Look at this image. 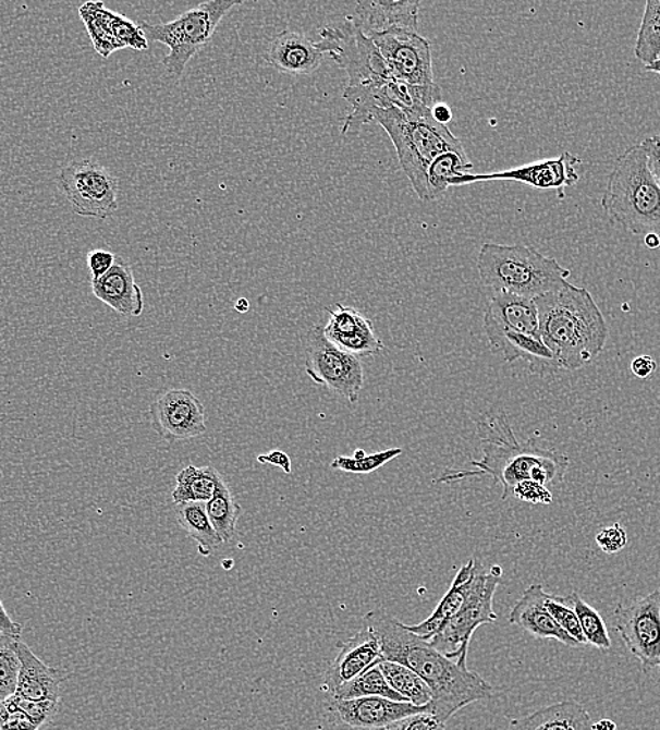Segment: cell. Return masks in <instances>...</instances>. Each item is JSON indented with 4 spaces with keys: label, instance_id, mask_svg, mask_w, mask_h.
I'll return each mask as SVG.
<instances>
[{
    "label": "cell",
    "instance_id": "1",
    "mask_svg": "<svg viewBox=\"0 0 660 730\" xmlns=\"http://www.w3.org/2000/svg\"><path fill=\"white\" fill-rule=\"evenodd\" d=\"M367 621L380 641L382 660L414 670L433 693L431 713L445 723L468 705L493 697L492 685L470 671L467 664H459L440 654L430 642L415 635L401 621L378 611L370 612Z\"/></svg>",
    "mask_w": 660,
    "mask_h": 730
},
{
    "label": "cell",
    "instance_id": "2",
    "mask_svg": "<svg viewBox=\"0 0 660 730\" xmlns=\"http://www.w3.org/2000/svg\"><path fill=\"white\" fill-rule=\"evenodd\" d=\"M478 437L484 455L479 461H470L477 470L445 471L436 484L489 475L502 485V499L508 500L522 482L533 480L543 486L561 484L570 469L571 460L561 452L540 449L533 438L526 442L518 441L503 412L480 418Z\"/></svg>",
    "mask_w": 660,
    "mask_h": 730
},
{
    "label": "cell",
    "instance_id": "3",
    "mask_svg": "<svg viewBox=\"0 0 660 730\" xmlns=\"http://www.w3.org/2000/svg\"><path fill=\"white\" fill-rule=\"evenodd\" d=\"M542 342L560 368H584L603 352L609 326L594 296L584 287L567 282L536 300Z\"/></svg>",
    "mask_w": 660,
    "mask_h": 730
},
{
    "label": "cell",
    "instance_id": "4",
    "mask_svg": "<svg viewBox=\"0 0 660 730\" xmlns=\"http://www.w3.org/2000/svg\"><path fill=\"white\" fill-rule=\"evenodd\" d=\"M480 281L490 295L508 294L537 300L567 284L571 270L531 246L484 243L478 253Z\"/></svg>",
    "mask_w": 660,
    "mask_h": 730
},
{
    "label": "cell",
    "instance_id": "5",
    "mask_svg": "<svg viewBox=\"0 0 660 730\" xmlns=\"http://www.w3.org/2000/svg\"><path fill=\"white\" fill-rule=\"evenodd\" d=\"M372 123L380 124L395 146L398 160L420 202L429 203L427 172L430 165L445 153L465 154L463 144L449 130L437 123L433 114H415L388 107L377 110Z\"/></svg>",
    "mask_w": 660,
    "mask_h": 730
},
{
    "label": "cell",
    "instance_id": "6",
    "mask_svg": "<svg viewBox=\"0 0 660 730\" xmlns=\"http://www.w3.org/2000/svg\"><path fill=\"white\" fill-rule=\"evenodd\" d=\"M601 207L611 222L634 235L660 230V186L649 172L643 143L615 159Z\"/></svg>",
    "mask_w": 660,
    "mask_h": 730
},
{
    "label": "cell",
    "instance_id": "7",
    "mask_svg": "<svg viewBox=\"0 0 660 730\" xmlns=\"http://www.w3.org/2000/svg\"><path fill=\"white\" fill-rule=\"evenodd\" d=\"M240 4V0H208L169 23L138 22L148 40L169 48L162 61L169 80H181L187 63L211 41L222 19Z\"/></svg>",
    "mask_w": 660,
    "mask_h": 730
},
{
    "label": "cell",
    "instance_id": "8",
    "mask_svg": "<svg viewBox=\"0 0 660 730\" xmlns=\"http://www.w3.org/2000/svg\"><path fill=\"white\" fill-rule=\"evenodd\" d=\"M319 34V50L347 73L344 90L368 89L394 80L372 38L363 33L352 16L338 26L323 27Z\"/></svg>",
    "mask_w": 660,
    "mask_h": 730
},
{
    "label": "cell",
    "instance_id": "9",
    "mask_svg": "<svg viewBox=\"0 0 660 730\" xmlns=\"http://www.w3.org/2000/svg\"><path fill=\"white\" fill-rule=\"evenodd\" d=\"M503 569L494 564L487 571L482 564L477 562L473 587L469 596L457 616L449 622L435 637L430 645L449 659L457 660L459 664H467L468 649L474 632L479 626L493 624L498 621L497 612L493 610V597L497 593Z\"/></svg>",
    "mask_w": 660,
    "mask_h": 730
},
{
    "label": "cell",
    "instance_id": "10",
    "mask_svg": "<svg viewBox=\"0 0 660 730\" xmlns=\"http://www.w3.org/2000/svg\"><path fill=\"white\" fill-rule=\"evenodd\" d=\"M57 186L77 216L106 219L119 208L118 177L94 159H77L61 170Z\"/></svg>",
    "mask_w": 660,
    "mask_h": 730
},
{
    "label": "cell",
    "instance_id": "11",
    "mask_svg": "<svg viewBox=\"0 0 660 730\" xmlns=\"http://www.w3.org/2000/svg\"><path fill=\"white\" fill-rule=\"evenodd\" d=\"M305 373L318 386L327 387L339 397L356 403L364 387V368L360 357L330 343L323 328L309 333L305 349Z\"/></svg>",
    "mask_w": 660,
    "mask_h": 730
},
{
    "label": "cell",
    "instance_id": "12",
    "mask_svg": "<svg viewBox=\"0 0 660 730\" xmlns=\"http://www.w3.org/2000/svg\"><path fill=\"white\" fill-rule=\"evenodd\" d=\"M615 628L645 673L660 664V593L621 603L614 611Z\"/></svg>",
    "mask_w": 660,
    "mask_h": 730
},
{
    "label": "cell",
    "instance_id": "13",
    "mask_svg": "<svg viewBox=\"0 0 660 730\" xmlns=\"http://www.w3.org/2000/svg\"><path fill=\"white\" fill-rule=\"evenodd\" d=\"M370 38L394 80L419 86L435 84L431 46L419 33L391 31Z\"/></svg>",
    "mask_w": 660,
    "mask_h": 730
},
{
    "label": "cell",
    "instance_id": "14",
    "mask_svg": "<svg viewBox=\"0 0 660 730\" xmlns=\"http://www.w3.org/2000/svg\"><path fill=\"white\" fill-rule=\"evenodd\" d=\"M154 431L168 442L192 440L206 435V407L187 389H169L149 407Z\"/></svg>",
    "mask_w": 660,
    "mask_h": 730
},
{
    "label": "cell",
    "instance_id": "15",
    "mask_svg": "<svg viewBox=\"0 0 660 730\" xmlns=\"http://www.w3.org/2000/svg\"><path fill=\"white\" fill-rule=\"evenodd\" d=\"M582 165V159L571 153L561 154L554 159L538 160L524 165L521 168L503 170V172L475 174H463L451 183V187L465 186V184L492 182V180H508V182H517L526 184L533 188L557 190L562 192L567 187L575 186L579 182L577 167Z\"/></svg>",
    "mask_w": 660,
    "mask_h": 730
},
{
    "label": "cell",
    "instance_id": "16",
    "mask_svg": "<svg viewBox=\"0 0 660 730\" xmlns=\"http://www.w3.org/2000/svg\"><path fill=\"white\" fill-rule=\"evenodd\" d=\"M328 710L332 718L349 728L360 730H390L411 715L431 710L430 704L416 707L411 703H400L382 697L354 699L330 698Z\"/></svg>",
    "mask_w": 660,
    "mask_h": 730
},
{
    "label": "cell",
    "instance_id": "17",
    "mask_svg": "<svg viewBox=\"0 0 660 730\" xmlns=\"http://www.w3.org/2000/svg\"><path fill=\"white\" fill-rule=\"evenodd\" d=\"M329 319L323 334L330 343L357 357H371L383 352L386 345L378 338L370 319L353 306L337 304L328 309Z\"/></svg>",
    "mask_w": 660,
    "mask_h": 730
},
{
    "label": "cell",
    "instance_id": "18",
    "mask_svg": "<svg viewBox=\"0 0 660 730\" xmlns=\"http://www.w3.org/2000/svg\"><path fill=\"white\" fill-rule=\"evenodd\" d=\"M381 661L382 650L376 632L371 626L364 628L341 646L337 659L325 673L322 690L332 695L341 685Z\"/></svg>",
    "mask_w": 660,
    "mask_h": 730
},
{
    "label": "cell",
    "instance_id": "19",
    "mask_svg": "<svg viewBox=\"0 0 660 730\" xmlns=\"http://www.w3.org/2000/svg\"><path fill=\"white\" fill-rule=\"evenodd\" d=\"M91 291L97 300L119 315L140 316L145 309L144 292L135 281L127 260L115 257L114 266L100 279L91 280Z\"/></svg>",
    "mask_w": 660,
    "mask_h": 730
},
{
    "label": "cell",
    "instance_id": "20",
    "mask_svg": "<svg viewBox=\"0 0 660 730\" xmlns=\"http://www.w3.org/2000/svg\"><path fill=\"white\" fill-rule=\"evenodd\" d=\"M547 593L541 584H531L524 591L521 600L509 615V622L521 628L537 640H554L570 647H580L570 634H566L546 608Z\"/></svg>",
    "mask_w": 660,
    "mask_h": 730
},
{
    "label": "cell",
    "instance_id": "21",
    "mask_svg": "<svg viewBox=\"0 0 660 730\" xmlns=\"http://www.w3.org/2000/svg\"><path fill=\"white\" fill-rule=\"evenodd\" d=\"M17 649L21 657V673L16 695L32 701L60 703L61 685L71 679L70 671L44 664L23 641H19Z\"/></svg>",
    "mask_w": 660,
    "mask_h": 730
},
{
    "label": "cell",
    "instance_id": "22",
    "mask_svg": "<svg viewBox=\"0 0 660 730\" xmlns=\"http://www.w3.org/2000/svg\"><path fill=\"white\" fill-rule=\"evenodd\" d=\"M487 333L490 350L501 355L504 362L514 363L526 360L534 374L558 372L554 354L542 342L540 336L509 332L493 328H484Z\"/></svg>",
    "mask_w": 660,
    "mask_h": 730
},
{
    "label": "cell",
    "instance_id": "23",
    "mask_svg": "<svg viewBox=\"0 0 660 730\" xmlns=\"http://www.w3.org/2000/svg\"><path fill=\"white\" fill-rule=\"evenodd\" d=\"M420 2H381L363 0L358 2L353 21L368 37L391 31L417 32Z\"/></svg>",
    "mask_w": 660,
    "mask_h": 730
},
{
    "label": "cell",
    "instance_id": "24",
    "mask_svg": "<svg viewBox=\"0 0 660 730\" xmlns=\"http://www.w3.org/2000/svg\"><path fill=\"white\" fill-rule=\"evenodd\" d=\"M318 44L304 34L281 32L271 40L265 60L271 68L289 75H309L323 61Z\"/></svg>",
    "mask_w": 660,
    "mask_h": 730
},
{
    "label": "cell",
    "instance_id": "25",
    "mask_svg": "<svg viewBox=\"0 0 660 730\" xmlns=\"http://www.w3.org/2000/svg\"><path fill=\"white\" fill-rule=\"evenodd\" d=\"M484 328L540 336V318H538L536 300L508 294V292L490 295L487 313L484 316Z\"/></svg>",
    "mask_w": 660,
    "mask_h": 730
},
{
    "label": "cell",
    "instance_id": "26",
    "mask_svg": "<svg viewBox=\"0 0 660 730\" xmlns=\"http://www.w3.org/2000/svg\"><path fill=\"white\" fill-rule=\"evenodd\" d=\"M475 569H477V561H475V559H469L468 563H465L464 567L460 569L457 576H455L453 583H451L449 592L441 598L433 615L426 618L420 624L407 626L410 628V631L414 632L417 636L424 637L427 642L439 634V632L459 615L461 608H463L465 601H467L470 587H473Z\"/></svg>",
    "mask_w": 660,
    "mask_h": 730
},
{
    "label": "cell",
    "instance_id": "27",
    "mask_svg": "<svg viewBox=\"0 0 660 730\" xmlns=\"http://www.w3.org/2000/svg\"><path fill=\"white\" fill-rule=\"evenodd\" d=\"M534 730H594L589 713L575 701H562L521 718Z\"/></svg>",
    "mask_w": 660,
    "mask_h": 730
},
{
    "label": "cell",
    "instance_id": "28",
    "mask_svg": "<svg viewBox=\"0 0 660 730\" xmlns=\"http://www.w3.org/2000/svg\"><path fill=\"white\" fill-rule=\"evenodd\" d=\"M222 476L212 466L187 465L176 475L172 491L173 504L207 503L216 494Z\"/></svg>",
    "mask_w": 660,
    "mask_h": 730
},
{
    "label": "cell",
    "instance_id": "29",
    "mask_svg": "<svg viewBox=\"0 0 660 730\" xmlns=\"http://www.w3.org/2000/svg\"><path fill=\"white\" fill-rule=\"evenodd\" d=\"M176 522L197 543L198 552L204 557H210L213 549L224 544L208 519L206 503L179 504Z\"/></svg>",
    "mask_w": 660,
    "mask_h": 730
},
{
    "label": "cell",
    "instance_id": "30",
    "mask_svg": "<svg viewBox=\"0 0 660 730\" xmlns=\"http://www.w3.org/2000/svg\"><path fill=\"white\" fill-rule=\"evenodd\" d=\"M378 668H380L390 688L400 694L406 703L416 705V707H425V705L431 703L433 693L414 670L388 660H382Z\"/></svg>",
    "mask_w": 660,
    "mask_h": 730
},
{
    "label": "cell",
    "instance_id": "31",
    "mask_svg": "<svg viewBox=\"0 0 660 730\" xmlns=\"http://www.w3.org/2000/svg\"><path fill=\"white\" fill-rule=\"evenodd\" d=\"M206 511L222 543L231 542L236 533L242 509L224 479L218 482L216 494L206 503Z\"/></svg>",
    "mask_w": 660,
    "mask_h": 730
},
{
    "label": "cell",
    "instance_id": "32",
    "mask_svg": "<svg viewBox=\"0 0 660 730\" xmlns=\"http://www.w3.org/2000/svg\"><path fill=\"white\" fill-rule=\"evenodd\" d=\"M107 14H109V9L101 2H86L80 8V16L89 33L91 44L97 53L103 58H109L111 53L124 48L111 34Z\"/></svg>",
    "mask_w": 660,
    "mask_h": 730
},
{
    "label": "cell",
    "instance_id": "33",
    "mask_svg": "<svg viewBox=\"0 0 660 730\" xmlns=\"http://www.w3.org/2000/svg\"><path fill=\"white\" fill-rule=\"evenodd\" d=\"M473 168L474 165L469 162L467 154L445 153L437 157L427 172L429 202L443 196L451 187L453 180L470 173Z\"/></svg>",
    "mask_w": 660,
    "mask_h": 730
},
{
    "label": "cell",
    "instance_id": "34",
    "mask_svg": "<svg viewBox=\"0 0 660 730\" xmlns=\"http://www.w3.org/2000/svg\"><path fill=\"white\" fill-rule=\"evenodd\" d=\"M329 697L334 699L382 697L400 701V703H406L400 694L395 693V691L390 688V684L387 683V680L383 678L378 666H374V668L364 671V673L357 676V678L347 681L346 684L341 685V688L334 691L332 695H329Z\"/></svg>",
    "mask_w": 660,
    "mask_h": 730
},
{
    "label": "cell",
    "instance_id": "35",
    "mask_svg": "<svg viewBox=\"0 0 660 730\" xmlns=\"http://www.w3.org/2000/svg\"><path fill=\"white\" fill-rule=\"evenodd\" d=\"M564 600L566 601V605L575 611L582 631H584L586 644L595 646L597 649L603 652L610 650L611 637L603 617H601L594 607L587 605L584 598L577 595V593L564 596Z\"/></svg>",
    "mask_w": 660,
    "mask_h": 730
},
{
    "label": "cell",
    "instance_id": "36",
    "mask_svg": "<svg viewBox=\"0 0 660 730\" xmlns=\"http://www.w3.org/2000/svg\"><path fill=\"white\" fill-rule=\"evenodd\" d=\"M635 57L645 66L660 58V0H648L645 3L643 22L635 42Z\"/></svg>",
    "mask_w": 660,
    "mask_h": 730
},
{
    "label": "cell",
    "instance_id": "37",
    "mask_svg": "<svg viewBox=\"0 0 660 730\" xmlns=\"http://www.w3.org/2000/svg\"><path fill=\"white\" fill-rule=\"evenodd\" d=\"M16 637L0 635V705L16 694L21 657Z\"/></svg>",
    "mask_w": 660,
    "mask_h": 730
},
{
    "label": "cell",
    "instance_id": "38",
    "mask_svg": "<svg viewBox=\"0 0 660 730\" xmlns=\"http://www.w3.org/2000/svg\"><path fill=\"white\" fill-rule=\"evenodd\" d=\"M402 452H404L402 449H390L376 452V454H366L360 460L341 455L330 462V469L347 472V474H372V472L382 469L388 462L402 455Z\"/></svg>",
    "mask_w": 660,
    "mask_h": 730
},
{
    "label": "cell",
    "instance_id": "39",
    "mask_svg": "<svg viewBox=\"0 0 660 730\" xmlns=\"http://www.w3.org/2000/svg\"><path fill=\"white\" fill-rule=\"evenodd\" d=\"M0 707L17 710V713H22L24 717L30 719L37 728H42L44 725L50 723L56 718L60 703H53V701H32L14 694L4 701Z\"/></svg>",
    "mask_w": 660,
    "mask_h": 730
},
{
    "label": "cell",
    "instance_id": "40",
    "mask_svg": "<svg viewBox=\"0 0 660 730\" xmlns=\"http://www.w3.org/2000/svg\"><path fill=\"white\" fill-rule=\"evenodd\" d=\"M109 21V28L111 34L121 42L124 48H133V50L145 51L148 50V38L145 36L143 28L138 23L130 21L124 14L110 11L107 14Z\"/></svg>",
    "mask_w": 660,
    "mask_h": 730
},
{
    "label": "cell",
    "instance_id": "41",
    "mask_svg": "<svg viewBox=\"0 0 660 730\" xmlns=\"http://www.w3.org/2000/svg\"><path fill=\"white\" fill-rule=\"evenodd\" d=\"M546 608L550 612L551 617L554 618L557 624L562 628L570 634L580 646H585L586 637L584 631H582L579 620L575 615V611L572 610L570 606L566 605L564 597L548 595L546 597Z\"/></svg>",
    "mask_w": 660,
    "mask_h": 730
},
{
    "label": "cell",
    "instance_id": "42",
    "mask_svg": "<svg viewBox=\"0 0 660 730\" xmlns=\"http://www.w3.org/2000/svg\"><path fill=\"white\" fill-rule=\"evenodd\" d=\"M512 498L527 501L531 504L548 506L552 503V495L547 486L533 480H524L513 489Z\"/></svg>",
    "mask_w": 660,
    "mask_h": 730
},
{
    "label": "cell",
    "instance_id": "43",
    "mask_svg": "<svg viewBox=\"0 0 660 730\" xmlns=\"http://www.w3.org/2000/svg\"><path fill=\"white\" fill-rule=\"evenodd\" d=\"M445 725L448 723L431 710H425V713L411 715V717L402 719L390 730H445Z\"/></svg>",
    "mask_w": 660,
    "mask_h": 730
},
{
    "label": "cell",
    "instance_id": "44",
    "mask_svg": "<svg viewBox=\"0 0 660 730\" xmlns=\"http://www.w3.org/2000/svg\"><path fill=\"white\" fill-rule=\"evenodd\" d=\"M627 532L620 524L610 525L600 530L596 535V543L606 553H618L627 545Z\"/></svg>",
    "mask_w": 660,
    "mask_h": 730
},
{
    "label": "cell",
    "instance_id": "45",
    "mask_svg": "<svg viewBox=\"0 0 660 730\" xmlns=\"http://www.w3.org/2000/svg\"><path fill=\"white\" fill-rule=\"evenodd\" d=\"M115 256L113 252L95 250L87 253L86 263L91 280L100 279L114 266Z\"/></svg>",
    "mask_w": 660,
    "mask_h": 730
},
{
    "label": "cell",
    "instance_id": "46",
    "mask_svg": "<svg viewBox=\"0 0 660 730\" xmlns=\"http://www.w3.org/2000/svg\"><path fill=\"white\" fill-rule=\"evenodd\" d=\"M0 730H40L17 710L0 707Z\"/></svg>",
    "mask_w": 660,
    "mask_h": 730
},
{
    "label": "cell",
    "instance_id": "47",
    "mask_svg": "<svg viewBox=\"0 0 660 730\" xmlns=\"http://www.w3.org/2000/svg\"><path fill=\"white\" fill-rule=\"evenodd\" d=\"M643 145L645 153H647L649 172L652 174L655 182H657L660 186V148L657 144V141L653 139V136L644 139Z\"/></svg>",
    "mask_w": 660,
    "mask_h": 730
},
{
    "label": "cell",
    "instance_id": "48",
    "mask_svg": "<svg viewBox=\"0 0 660 730\" xmlns=\"http://www.w3.org/2000/svg\"><path fill=\"white\" fill-rule=\"evenodd\" d=\"M23 625L14 621L7 608H4L2 598H0V635H8L21 640Z\"/></svg>",
    "mask_w": 660,
    "mask_h": 730
},
{
    "label": "cell",
    "instance_id": "49",
    "mask_svg": "<svg viewBox=\"0 0 660 730\" xmlns=\"http://www.w3.org/2000/svg\"><path fill=\"white\" fill-rule=\"evenodd\" d=\"M631 372H633L635 377L647 379L652 377V374L657 372V362L650 355H639V357L634 358L633 363H631Z\"/></svg>",
    "mask_w": 660,
    "mask_h": 730
},
{
    "label": "cell",
    "instance_id": "50",
    "mask_svg": "<svg viewBox=\"0 0 660 730\" xmlns=\"http://www.w3.org/2000/svg\"><path fill=\"white\" fill-rule=\"evenodd\" d=\"M257 461L260 462V464H271L276 466H280L281 470L285 472V474H291V471H293V466H291V459L285 452L280 451V450H274L269 452V454L266 455H259L257 457Z\"/></svg>",
    "mask_w": 660,
    "mask_h": 730
},
{
    "label": "cell",
    "instance_id": "51",
    "mask_svg": "<svg viewBox=\"0 0 660 730\" xmlns=\"http://www.w3.org/2000/svg\"><path fill=\"white\" fill-rule=\"evenodd\" d=\"M431 114H433V119L437 121V123L448 125L451 120H453V113H451V109L448 105L444 104V101H441V104L437 105L431 111Z\"/></svg>",
    "mask_w": 660,
    "mask_h": 730
},
{
    "label": "cell",
    "instance_id": "52",
    "mask_svg": "<svg viewBox=\"0 0 660 730\" xmlns=\"http://www.w3.org/2000/svg\"><path fill=\"white\" fill-rule=\"evenodd\" d=\"M594 730H618V723L611 719H600L599 722L591 725Z\"/></svg>",
    "mask_w": 660,
    "mask_h": 730
},
{
    "label": "cell",
    "instance_id": "53",
    "mask_svg": "<svg viewBox=\"0 0 660 730\" xmlns=\"http://www.w3.org/2000/svg\"><path fill=\"white\" fill-rule=\"evenodd\" d=\"M645 245H647L649 250H657V247L660 246V238L657 233L649 232L647 233V236H645Z\"/></svg>",
    "mask_w": 660,
    "mask_h": 730
},
{
    "label": "cell",
    "instance_id": "54",
    "mask_svg": "<svg viewBox=\"0 0 660 730\" xmlns=\"http://www.w3.org/2000/svg\"><path fill=\"white\" fill-rule=\"evenodd\" d=\"M506 730H534V729L528 728L527 725H524L522 722V719H514L512 720L511 725H509V728Z\"/></svg>",
    "mask_w": 660,
    "mask_h": 730
},
{
    "label": "cell",
    "instance_id": "55",
    "mask_svg": "<svg viewBox=\"0 0 660 730\" xmlns=\"http://www.w3.org/2000/svg\"><path fill=\"white\" fill-rule=\"evenodd\" d=\"M235 309L240 311V313H247V311H249V304H247L246 300H237Z\"/></svg>",
    "mask_w": 660,
    "mask_h": 730
},
{
    "label": "cell",
    "instance_id": "56",
    "mask_svg": "<svg viewBox=\"0 0 660 730\" xmlns=\"http://www.w3.org/2000/svg\"><path fill=\"white\" fill-rule=\"evenodd\" d=\"M645 70L648 72L658 73V75H660V58L658 61H655L653 63H650V65L645 66Z\"/></svg>",
    "mask_w": 660,
    "mask_h": 730
},
{
    "label": "cell",
    "instance_id": "57",
    "mask_svg": "<svg viewBox=\"0 0 660 730\" xmlns=\"http://www.w3.org/2000/svg\"><path fill=\"white\" fill-rule=\"evenodd\" d=\"M653 139L657 141V144H658V146H659V148H660V135H655V136H653Z\"/></svg>",
    "mask_w": 660,
    "mask_h": 730
},
{
    "label": "cell",
    "instance_id": "58",
    "mask_svg": "<svg viewBox=\"0 0 660 730\" xmlns=\"http://www.w3.org/2000/svg\"><path fill=\"white\" fill-rule=\"evenodd\" d=\"M659 593H660V588H659ZM658 669H659V671H660V664H659V668H658Z\"/></svg>",
    "mask_w": 660,
    "mask_h": 730
}]
</instances>
